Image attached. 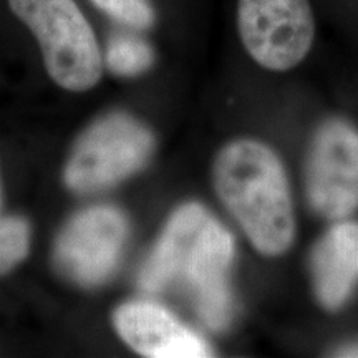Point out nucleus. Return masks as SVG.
<instances>
[{
	"label": "nucleus",
	"mask_w": 358,
	"mask_h": 358,
	"mask_svg": "<svg viewBox=\"0 0 358 358\" xmlns=\"http://www.w3.org/2000/svg\"><path fill=\"white\" fill-rule=\"evenodd\" d=\"M8 6L38 40L55 83L70 92H87L100 82V45L75 0H8Z\"/></svg>",
	"instance_id": "obj_3"
},
{
	"label": "nucleus",
	"mask_w": 358,
	"mask_h": 358,
	"mask_svg": "<svg viewBox=\"0 0 358 358\" xmlns=\"http://www.w3.org/2000/svg\"><path fill=\"white\" fill-rule=\"evenodd\" d=\"M92 2L115 20L133 29H148L155 22V12L146 0H92Z\"/></svg>",
	"instance_id": "obj_12"
},
{
	"label": "nucleus",
	"mask_w": 358,
	"mask_h": 358,
	"mask_svg": "<svg viewBox=\"0 0 358 358\" xmlns=\"http://www.w3.org/2000/svg\"><path fill=\"white\" fill-rule=\"evenodd\" d=\"M0 204H2V182H0Z\"/></svg>",
	"instance_id": "obj_14"
},
{
	"label": "nucleus",
	"mask_w": 358,
	"mask_h": 358,
	"mask_svg": "<svg viewBox=\"0 0 358 358\" xmlns=\"http://www.w3.org/2000/svg\"><path fill=\"white\" fill-rule=\"evenodd\" d=\"M337 355H340V357H358V345L342 348V350H340V353H337Z\"/></svg>",
	"instance_id": "obj_13"
},
{
	"label": "nucleus",
	"mask_w": 358,
	"mask_h": 358,
	"mask_svg": "<svg viewBox=\"0 0 358 358\" xmlns=\"http://www.w3.org/2000/svg\"><path fill=\"white\" fill-rule=\"evenodd\" d=\"M153 148V134L138 120L105 116L80 136L65 168L66 186L80 194L115 186L145 166Z\"/></svg>",
	"instance_id": "obj_4"
},
{
	"label": "nucleus",
	"mask_w": 358,
	"mask_h": 358,
	"mask_svg": "<svg viewBox=\"0 0 358 358\" xmlns=\"http://www.w3.org/2000/svg\"><path fill=\"white\" fill-rule=\"evenodd\" d=\"M105 60L113 73L134 77L150 69L155 55L145 40L133 35H115L106 48Z\"/></svg>",
	"instance_id": "obj_10"
},
{
	"label": "nucleus",
	"mask_w": 358,
	"mask_h": 358,
	"mask_svg": "<svg viewBox=\"0 0 358 358\" xmlns=\"http://www.w3.org/2000/svg\"><path fill=\"white\" fill-rule=\"evenodd\" d=\"M116 332L134 352L151 358H201L211 350L199 335L153 302H128L113 315Z\"/></svg>",
	"instance_id": "obj_8"
},
{
	"label": "nucleus",
	"mask_w": 358,
	"mask_h": 358,
	"mask_svg": "<svg viewBox=\"0 0 358 358\" xmlns=\"http://www.w3.org/2000/svg\"><path fill=\"white\" fill-rule=\"evenodd\" d=\"M310 208L334 221L358 209V131L343 120H329L317 129L306 166Z\"/></svg>",
	"instance_id": "obj_6"
},
{
	"label": "nucleus",
	"mask_w": 358,
	"mask_h": 358,
	"mask_svg": "<svg viewBox=\"0 0 358 358\" xmlns=\"http://www.w3.org/2000/svg\"><path fill=\"white\" fill-rule=\"evenodd\" d=\"M237 29L256 64L287 71L310 50L315 19L308 0H239Z\"/></svg>",
	"instance_id": "obj_5"
},
{
	"label": "nucleus",
	"mask_w": 358,
	"mask_h": 358,
	"mask_svg": "<svg viewBox=\"0 0 358 358\" xmlns=\"http://www.w3.org/2000/svg\"><path fill=\"white\" fill-rule=\"evenodd\" d=\"M122 211L96 206L66 224L55 245L58 268L83 287H95L113 274L128 237Z\"/></svg>",
	"instance_id": "obj_7"
},
{
	"label": "nucleus",
	"mask_w": 358,
	"mask_h": 358,
	"mask_svg": "<svg viewBox=\"0 0 358 358\" xmlns=\"http://www.w3.org/2000/svg\"><path fill=\"white\" fill-rule=\"evenodd\" d=\"M213 182L259 254L287 252L295 236L294 206L287 173L274 150L250 138L227 143L214 159Z\"/></svg>",
	"instance_id": "obj_2"
},
{
	"label": "nucleus",
	"mask_w": 358,
	"mask_h": 358,
	"mask_svg": "<svg viewBox=\"0 0 358 358\" xmlns=\"http://www.w3.org/2000/svg\"><path fill=\"white\" fill-rule=\"evenodd\" d=\"M30 226L17 216L0 217V274H7L29 254Z\"/></svg>",
	"instance_id": "obj_11"
},
{
	"label": "nucleus",
	"mask_w": 358,
	"mask_h": 358,
	"mask_svg": "<svg viewBox=\"0 0 358 358\" xmlns=\"http://www.w3.org/2000/svg\"><path fill=\"white\" fill-rule=\"evenodd\" d=\"M310 271L317 301L337 310L358 284V221L334 224L312 250Z\"/></svg>",
	"instance_id": "obj_9"
},
{
	"label": "nucleus",
	"mask_w": 358,
	"mask_h": 358,
	"mask_svg": "<svg viewBox=\"0 0 358 358\" xmlns=\"http://www.w3.org/2000/svg\"><path fill=\"white\" fill-rule=\"evenodd\" d=\"M234 257V239L201 204L176 209L140 274V287L159 292L182 279L194 297L199 317L221 330L229 324L232 301L227 272Z\"/></svg>",
	"instance_id": "obj_1"
}]
</instances>
